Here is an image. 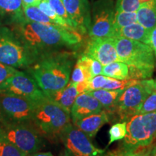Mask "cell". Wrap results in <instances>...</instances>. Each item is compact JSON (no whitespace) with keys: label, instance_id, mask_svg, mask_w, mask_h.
Masks as SVG:
<instances>
[{"label":"cell","instance_id":"obj_10","mask_svg":"<svg viewBox=\"0 0 156 156\" xmlns=\"http://www.w3.org/2000/svg\"><path fill=\"white\" fill-rule=\"evenodd\" d=\"M116 13L114 0H97L93 5L88 34L93 38H113Z\"/></svg>","mask_w":156,"mask_h":156},{"label":"cell","instance_id":"obj_40","mask_svg":"<svg viewBox=\"0 0 156 156\" xmlns=\"http://www.w3.org/2000/svg\"><path fill=\"white\" fill-rule=\"evenodd\" d=\"M59 156H69V155H68L67 152H66L65 150H64V151L63 152H62V153L61 154H60Z\"/></svg>","mask_w":156,"mask_h":156},{"label":"cell","instance_id":"obj_11","mask_svg":"<svg viewBox=\"0 0 156 156\" xmlns=\"http://www.w3.org/2000/svg\"><path fill=\"white\" fill-rule=\"evenodd\" d=\"M59 140L69 156H105L106 150L98 148L84 132L70 124L61 134Z\"/></svg>","mask_w":156,"mask_h":156},{"label":"cell","instance_id":"obj_17","mask_svg":"<svg viewBox=\"0 0 156 156\" xmlns=\"http://www.w3.org/2000/svg\"><path fill=\"white\" fill-rule=\"evenodd\" d=\"M44 93L48 99L57 103L69 112L76 98L80 94L77 90V84L71 82H69L63 88L55 91L44 92Z\"/></svg>","mask_w":156,"mask_h":156},{"label":"cell","instance_id":"obj_26","mask_svg":"<svg viewBox=\"0 0 156 156\" xmlns=\"http://www.w3.org/2000/svg\"><path fill=\"white\" fill-rule=\"evenodd\" d=\"M153 145L136 149H126L119 146L118 149L106 153L105 156H149Z\"/></svg>","mask_w":156,"mask_h":156},{"label":"cell","instance_id":"obj_30","mask_svg":"<svg viewBox=\"0 0 156 156\" xmlns=\"http://www.w3.org/2000/svg\"><path fill=\"white\" fill-rule=\"evenodd\" d=\"M37 7H38L44 14H46L48 17H50V18L51 19L54 23H56V24L62 25V26L66 27V28H71L69 25H67V23H66L63 19H62L61 17L56 14L55 11L53 9V8L51 7L48 0H41V2L38 4Z\"/></svg>","mask_w":156,"mask_h":156},{"label":"cell","instance_id":"obj_33","mask_svg":"<svg viewBox=\"0 0 156 156\" xmlns=\"http://www.w3.org/2000/svg\"><path fill=\"white\" fill-rule=\"evenodd\" d=\"M48 1L50 4L51 7L53 8L56 14L61 17L62 19H63L67 23V25H69L71 28H73L72 27L71 21H70L69 17L67 15V10H66L65 7L64 5L63 0H48Z\"/></svg>","mask_w":156,"mask_h":156},{"label":"cell","instance_id":"obj_42","mask_svg":"<svg viewBox=\"0 0 156 156\" xmlns=\"http://www.w3.org/2000/svg\"><path fill=\"white\" fill-rule=\"evenodd\" d=\"M155 67H156V61H155Z\"/></svg>","mask_w":156,"mask_h":156},{"label":"cell","instance_id":"obj_19","mask_svg":"<svg viewBox=\"0 0 156 156\" xmlns=\"http://www.w3.org/2000/svg\"><path fill=\"white\" fill-rule=\"evenodd\" d=\"M122 89L117 90H105L98 89L89 92L93 97H95L100 102L103 110L108 113L111 118H114L116 112L117 103L119 96L122 94Z\"/></svg>","mask_w":156,"mask_h":156},{"label":"cell","instance_id":"obj_35","mask_svg":"<svg viewBox=\"0 0 156 156\" xmlns=\"http://www.w3.org/2000/svg\"><path fill=\"white\" fill-rule=\"evenodd\" d=\"M17 70L16 68L0 63V85L16 73Z\"/></svg>","mask_w":156,"mask_h":156},{"label":"cell","instance_id":"obj_29","mask_svg":"<svg viewBox=\"0 0 156 156\" xmlns=\"http://www.w3.org/2000/svg\"><path fill=\"white\" fill-rule=\"evenodd\" d=\"M108 134L109 141L107 147L114 142L119 141L125 137L126 134V122H118L113 124L109 129Z\"/></svg>","mask_w":156,"mask_h":156},{"label":"cell","instance_id":"obj_1","mask_svg":"<svg viewBox=\"0 0 156 156\" xmlns=\"http://www.w3.org/2000/svg\"><path fill=\"white\" fill-rule=\"evenodd\" d=\"M13 30L37 59L63 48L76 49L82 43L79 32L58 24H43L25 20L15 23Z\"/></svg>","mask_w":156,"mask_h":156},{"label":"cell","instance_id":"obj_28","mask_svg":"<svg viewBox=\"0 0 156 156\" xmlns=\"http://www.w3.org/2000/svg\"><path fill=\"white\" fill-rule=\"evenodd\" d=\"M153 0H116V11L136 12L146 3Z\"/></svg>","mask_w":156,"mask_h":156},{"label":"cell","instance_id":"obj_2","mask_svg":"<svg viewBox=\"0 0 156 156\" xmlns=\"http://www.w3.org/2000/svg\"><path fill=\"white\" fill-rule=\"evenodd\" d=\"M75 55L67 51H55L39 57L28 67V73L43 92L63 88L69 82Z\"/></svg>","mask_w":156,"mask_h":156},{"label":"cell","instance_id":"obj_14","mask_svg":"<svg viewBox=\"0 0 156 156\" xmlns=\"http://www.w3.org/2000/svg\"><path fill=\"white\" fill-rule=\"evenodd\" d=\"M72 23L80 34H88L91 24V11L88 0H63Z\"/></svg>","mask_w":156,"mask_h":156},{"label":"cell","instance_id":"obj_22","mask_svg":"<svg viewBox=\"0 0 156 156\" xmlns=\"http://www.w3.org/2000/svg\"><path fill=\"white\" fill-rule=\"evenodd\" d=\"M137 22L147 30L156 27V0L149 2L136 11Z\"/></svg>","mask_w":156,"mask_h":156},{"label":"cell","instance_id":"obj_23","mask_svg":"<svg viewBox=\"0 0 156 156\" xmlns=\"http://www.w3.org/2000/svg\"><path fill=\"white\" fill-rule=\"evenodd\" d=\"M101 75L119 80H128L129 66L124 62H114L103 66Z\"/></svg>","mask_w":156,"mask_h":156},{"label":"cell","instance_id":"obj_31","mask_svg":"<svg viewBox=\"0 0 156 156\" xmlns=\"http://www.w3.org/2000/svg\"><path fill=\"white\" fill-rule=\"evenodd\" d=\"M91 78H92V76L88 70L81 64L78 63L77 62H76L75 67L72 73L69 82L77 84L83 83V82L89 81Z\"/></svg>","mask_w":156,"mask_h":156},{"label":"cell","instance_id":"obj_4","mask_svg":"<svg viewBox=\"0 0 156 156\" xmlns=\"http://www.w3.org/2000/svg\"><path fill=\"white\" fill-rule=\"evenodd\" d=\"M70 112L46 95L34 101L32 123L41 135L58 138L71 123Z\"/></svg>","mask_w":156,"mask_h":156},{"label":"cell","instance_id":"obj_27","mask_svg":"<svg viewBox=\"0 0 156 156\" xmlns=\"http://www.w3.org/2000/svg\"><path fill=\"white\" fill-rule=\"evenodd\" d=\"M77 62L78 63L81 64L82 65H83L88 70L91 76H92V78L95 76L100 75L102 74L103 65L94 58L83 54L80 57L78 58Z\"/></svg>","mask_w":156,"mask_h":156},{"label":"cell","instance_id":"obj_37","mask_svg":"<svg viewBox=\"0 0 156 156\" xmlns=\"http://www.w3.org/2000/svg\"><path fill=\"white\" fill-rule=\"evenodd\" d=\"M41 0H23V5H35L38 6Z\"/></svg>","mask_w":156,"mask_h":156},{"label":"cell","instance_id":"obj_3","mask_svg":"<svg viewBox=\"0 0 156 156\" xmlns=\"http://www.w3.org/2000/svg\"><path fill=\"white\" fill-rule=\"evenodd\" d=\"M114 38L119 62L129 66L128 80L151 78L155 67V58L151 46L124 37Z\"/></svg>","mask_w":156,"mask_h":156},{"label":"cell","instance_id":"obj_18","mask_svg":"<svg viewBox=\"0 0 156 156\" xmlns=\"http://www.w3.org/2000/svg\"><path fill=\"white\" fill-rule=\"evenodd\" d=\"M138 80H119L108 77L106 76L100 75L91 78L87 82V92L98 89L105 90H124L127 87L135 85L139 82Z\"/></svg>","mask_w":156,"mask_h":156},{"label":"cell","instance_id":"obj_34","mask_svg":"<svg viewBox=\"0 0 156 156\" xmlns=\"http://www.w3.org/2000/svg\"><path fill=\"white\" fill-rule=\"evenodd\" d=\"M156 112V92L153 91L142 104L139 114Z\"/></svg>","mask_w":156,"mask_h":156},{"label":"cell","instance_id":"obj_8","mask_svg":"<svg viewBox=\"0 0 156 156\" xmlns=\"http://www.w3.org/2000/svg\"><path fill=\"white\" fill-rule=\"evenodd\" d=\"M0 134L26 155L38 152L44 142L33 123H0Z\"/></svg>","mask_w":156,"mask_h":156},{"label":"cell","instance_id":"obj_32","mask_svg":"<svg viewBox=\"0 0 156 156\" xmlns=\"http://www.w3.org/2000/svg\"><path fill=\"white\" fill-rule=\"evenodd\" d=\"M0 156H27L0 134Z\"/></svg>","mask_w":156,"mask_h":156},{"label":"cell","instance_id":"obj_20","mask_svg":"<svg viewBox=\"0 0 156 156\" xmlns=\"http://www.w3.org/2000/svg\"><path fill=\"white\" fill-rule=\"evenodd\" d=\"M151 30H147L136 22L117 30L114 37H124L151 46Z\"/></svg>","mask_w":156,"mask_h":156},{"label":"cell","instance_id":"obj_15","mask_svg":"<svg viewBox=\"0 0 156 156\" xmlns=\"http://www.w3.org/2000/svg\"><path fill=\"white\" fill-rule=\"evenodd\" d=\"M103 110L98 101L89 92L82 93L77 95L70 111L73 123L89 115L96 114Z\"/></svg>","mask_w":156,"mask_h":156},{"label":"cell","instance_id":"obj_9","mask_svg":"<svg viewBox=\"0 0 156 156\" xmlns=\"http://www.w3.org/2000/svg\"><path fill=\"white\" fill-rule=\"evenodd\" d=\"M34 108V101L0 94V123H32Z\"/></svg>","mask_w":156,"mask_h":156},{"label":"cell","instance_id":"obj_41","mask_svg":"<svg viewBox=\"0 0 156 156\" xmlns=\"http://www.w3.org/2000/svg\"><path fill=\"white\" fill-rule=\"evenodd\" d=\"M155 80V92H156V79Z\"/></svg>","mask_w":156,"mask_h":156},{"label":"cell","instance_id":"obj_7","mask_svg":"<svg viewBox=\"0 0 156 156\" xmlns=\"http://www.w3.org/2000/svg\"><path fill=\"white\" fill-rule=\"evenodd\" d=\"M155 91V80H141L135 85L124 89L119 98L114 119L127 122L139 114L146 98Z\"/></svg>","mask_w":156,"mask_h":156},{"label":"cell","instance_id":"obj_6","mask_svg":"<svg viewBox=\"0 0 156 156\" xmlns=\"http://www.w3.org/2000/svg\"><path fill=\"white\" fill-rule=\"evenodd\" d=\"M156 140V112L134 115L126 122V134L121 147L136 149L153 145Z\"/></svg>","mask_w":156,"mask_h":156},{"label":"cell","instance_id":"obj_16","mask_svg":"<svg viewBox=\"0 0 156 156\" xmlns=\"http://www.w3.org/2000/svg\"><path fill=\"white\" fill-rule=\"evenodd\" d=\"M110 119L111 117L108 113L102 110L96 114L80 119L73 123V124L86 134L90 139H92L103 125L109 122Z\"/></svg>","mask_w":156,"mask_h":156},{"label":"cell","instance_id":"obj_39","mask_svg":"<svg viewBox=\"0 0 156 156\" xmlns=\"http://www.w3.org/2000/svg\"><path fill=\"white\" fill-rule=\"evenodd\" d=\"M151 156H156V144L153 145V147H152L151 149Z\"/></svg>","mask_w":156,"mask_h":156},{"label":"cell","instance_id":"obj_13","mask_svg":"<svg viewBox=\"0 0 156 156\" xmlns=\"http://www.w3.org/2000/svg\"><path fill=\"white\" fill-rule=\"evenodd\" d=\"M90 38L84 55L97 60L103 66L119 62L114 38Z\"/></svg>","mask_w":156,"mask_h":156},{"label":"cell","instance_id":"obj_38","mask_svg":"<svg viewBox=\"0 0 156 156\" xmlns=\"http://www.w3.org/2000/svg\"><path fill=\"white\" fill-rule=\"evenodd\" d=\"M27 156H54V155L51 153H50V152H44V153L36 152V153L30 154V155Z\"/></svg>","mask_w":156,"mask_h":156},{"label":"cell","instance_id":"obj_25","mask_svg":"<svg viewBox=\"0 0 156 156\" xmlns=\"http://www.w3.org/2000/svg\"><path fill=\"white\" fill-rule=\"evenodd\" d=\"M136 22H137L136 12L116 11L114 20V35L115 33L119 29Z\"/></svg>","mask_w":156,"mask_h":156},{"label":"cell","instance_id":"obj_36","mask_svg":"<svg viewBox=\"0 0 156 156\" xmlns=\"http://www.w3.org/2000/svg\"><path fill=\"white\" fill-rule=\"evenodd\" d=\"M151 46L153 50L156 61V27L151 30Z\"/></svg>","mask_w":156,"mask_h":156},{"label":"cell","instance_id":"obj_43","mask_svg":"<svg viewBox=\"0 0 156 156\" xmlns=\"http://www.w3.org/2000/svg\"><path fill=\"white\" fill-rule=\"evenodd\" d=\"M149 156H151V154H150V155Z\"/></svg>","mask_w":156,"mask_h":156},{"label":"cell","instance_id":"obj_12","mask_svg":"<svg viewBox=\"0 0 156 156\" xmlns=\"http://www.w3.org/2000/svg\"><path fill=\"white\" fill-rule=\"evenodd\" d=\"M0 94L22 97L34 101L44 96L34 78L28 73L19 70L0 85Z\"/></svg>","mask_w":156,"mask_h":156},{"label":"cell","instance_id":"obj_21","mask_svg":"<svg viewBox=\"0 0 156 156\" xmlns=\"http://www.w3.org/2000/svg\"><path fill=\"white\" fill-rule=\"evenodd\" d=\"M6 17L14 23L25 20L23 0H0V17Z\"/></svg>","mask_w":156,"mask_h":156},{"label":"cell","instance_id":"obj_24","mask_svg":"<svg viewBox=\"0 0 156 156\" xmlns=\"http://www.w3.org/2000/svg\"><path fill=\"white\" fill-rule=\"evenodd\" d=\"M23 12L25 20L43 24H56L37 6L23 5Z\"/></svg>","mask_w":156,"mask_h":156},{"label":"cell","instance_id":"obj_5","mask_svg":"<svg viewBox=\"0 0 156 156\" xmlns=\"http://www.w3.org/2000/svg\"><path fill=\"white\" fill-rule=\"evenodd\" d=\"M36 60L14 30L0 27V63L15 68H28Z\"/></svg>","mask_w":156,"mask_h":156}]
</instances>
